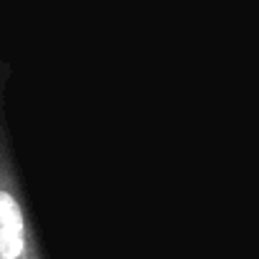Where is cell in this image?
<instances>
[{
  "mask_svg": "<svg viewBox=\"0 0 259 259\" xmlns=\"http://www.w3.org/2000/svg\"><path fill=\"white\" fill-rule=\"evenodd\" d=\"M0 259H40L25 206L5 174H0Z\"/></svg>",
  "mask_w": 259,
  "mask_h": 259,
  "instance_id": "obj_1",
  "label": "cell"
}]
</instances>
